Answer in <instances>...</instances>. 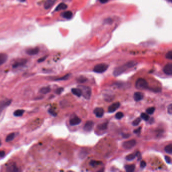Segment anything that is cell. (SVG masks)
<instances>
[{"instance_id":"277c9868","label":"cell","mask_w":172,"mask_h":172,"mask_svg":"<svg viewBox=\"0 0 172 172\" xmlns=\"http://www.w3.org/2000/svg\"><path fill=\"white\" fill-rule=\"evenodd\" d=\"M109 67V65L105 63L99 64L95 66L94 68V71L96 73H102L105 72Z\"/></svg>"},{"instance_id":"603a6c76","label":"cell","mask_w":172,"mask_h":172,"mask_svg":"<svg viewBox=\"0 0 172 172\" xmlns=\"http://www.w3.org/2000/svg\"><path fill=\"white\" fill-rule=\"evenodd\" d=\"M50 91H51V88H50L49 86L42 87L39 89V92L43 95L47 94Z\"/></svg>"},{"instance_id":"9c48e42d","label":"cell","mask_w":172,"mask_h":172,"mask_svg":"<svg viewBox=\"0 0 172 172\" xmlns=\"http://www.w3.org/2000/svg\"><path fill=\"white\" fill-rule=\"evenodd\" d=\"M164 73L168 75H171L172 74V64L168 63L164 67L163 69Z\"/></svg>"},{"instance_id":"4dcf8cb0","label":"cell","mask_w":172,"mask_h":172,"mask_svg":"<svg viewBox=\"0 0 172 172\" xmlns=\"http://www.w3.org/2000/svg\"><path fill=\"white\" fill-rule=\"evenodd\" d=\"M155 110V109L154 107H150L146 110V112L149 115H152L153 114Z\"/></svg>"},{"instance_id":"836d02e7","label":"cell","mask_w":172,"mask_h":172,"mask_svg":"<svg viewBox=\"0 0 172 172\" xmlns=\"http://www.w3.org/2000/svg\"><path fill=\"white\" fill-rule=\"evenodd\" d=\"M87 80V79L84 77L80 76L77 79V81L80 83H83Z\"/></svg>"},{"instance_id":"f35d334b","label":"cell","mask_w":172,"mask_h":172,"mask_svg":"<svg viewBox=\"0 0 172 172\" xmlns=\"http://www.w3.org/2000/svg\"><path fill=\"white\" fill-rule=\"evenodd\" d=\"M164 159H165V160L168 163H169V164L171 163V159L170 156H165V157H164Z\"/></svg>"},{"instance_id":"bcb514c9","label":"cell","mask_w":172,"mask_h":172,"mask_svg":"<svg viewBox=\"0 0 172 172\" xmlns=\"http://www.w3.org/2000/svg\"><path fill=\"white\" fill-rule=\"evenodd\" d=\"M5 154V153L4 151H3V150H1V151H0V157H3Z\"/></svg>"},{"instance_id":"5b68a950","label":"cell","mask_w":172,"mask_h":172,"mask_svg":"<svg viewBox=\"0 0 172 172\" xmlns=\"http://www.w3.org/2000/svg\"><path fill=\"white\" fill-rule=\"evenodd\" d=\"M12 102L11 99H3L0 101V115L6 107L8 106Z\"/></svg>"},{"instance_id":"8fae6325","label":"cell","mask_w":172,"mask_h":172,"mask_svg":"<svg viewBox=\"0 0 172 172\" xmlns=\"http://www.w3.org/2000/svg\"><path fill=\"white\" fill-rule=\"evenodd\" d=\"M94 113L97 118H102L104 114V109L102 107H96L94 111Z\"/></svg>"},{"instance_id":"c3c4849f","label":"cell","mask_w":172,"mask_h":172,"mask_svg":"<svg viewBox=\"0 0 172 172\" xmlns=\"http://www.w3.org/2000/svg\"><path fill=\"white\" fill-rule=\"evenodd\" d=\"M167 1H168V2H170V3H172V0H166Z\"/></svg>"},{"instance_id":"83f0119b","label":"cell","mask_w":172,"mask_h":172,"mask_svg":"<svg viewBox=\"0 0 172 172\" xmlns=\"http://www.w3.org/2000/svg\"><path fill=\"white\" fill-rule=\"evenodd\" d=\"M164 150L167 153H168L169 154H172V144H170L168 145H167L165 148H164Z\"/></svg>"},{"instance_id":"d4e9b609","label":"cell","mask_w":172,"mask_h":172,"mask_svg":"<svg viewBox=\"0 0 172 172\" xmlns=\"http://www.w3.org/2000/svg\"><path fill=\"white\" fill-rule=\"evenodd\" d=\"M15 133H11L9 134L8 136H7L6 138V142H10L12 141L14 138H15Z\"/></svg>"},{"instance_id":"74e56055","label":"cell","mask_w":172,"mask_h":172,"mask_svg":"<svg viewBox=\"0 0 172 172\" xmlns=\"http://www.w3.org/2000/svg\"><path fill=\"white\" fill-rule=\"evenodd\" d=\"M168 113L170 115H172V104H170V105L168 106Z\"/></svg>"},{"instance_id":"484cf974","label":"cell","mask_w":172,"mask_h":172,"mask_svg":"<svg viewBox=\"0 0 172 172\" xmlns=\"http://www.w3.org/2000/svg\"><path fill=\"white\" fill-rule=\"evenodd\" d=\"M89 164H90V165L91 166H92V167H97V166L100 165V164H102V162H99V161H96L92 160L90 162Z\"/></svg>"},{"instance_id":"d6986e66","label":"cell","mask_w":172,"mask_h":172,"mask_svg":"<svg viewBox=\"0 0 172 172\" xmlns=\"http://www.w3.org/2000/svg\"><path fill=\"white\" fill-rule=\"evenodd\" d=\"M18 168L15 164H10L7 168V171L8 172H18Z\"/></svg>"},{"instance_id":"816d5d0a","label":"cell","mask_w":172,"mask_h":172,"mask_svg":"<svg viewBox=\"0 0 172 172\" xmlns=\"http://www.w3.org/2000/svg\"><path fill=\"white\" fill-rule=\"evenodd\" d=\"M66 1H69V0H66Z\"/></svg>"},{"instance_id":"d590c367","label":"cell","mask_w":172,"mask_h":172,"mask_svg":"<svg viewBox=\"0 0 172 172\" xmlns=\"http://www.w3.org/2000/svg\"><path fill=\"white\" fill-rule=\"evenodd\" d=\"M64 90V88H62V87H60V88H58V89H57L55 91V92L57 94H58V95H60L61 93Z\"/></svg>"},{"instance_id":"e0dca14e","label":"cell","mask_w":172,"mask_h":172,"mask_svg":"<svg viewBox=\"0 0 172 172\" xmlns=\"http://www.w3.org/2000/svg\"><path fill=\"white\" fill-rule=\"evenodd\" d=\"M62 16L64 18L67 19H70L72 18V17L73 13L70 11H67L63 13L62 14Z\"/></svg>"},{"instance_id":"7c38bea8","label":"cell","mask_w":172,"mask_h":172,"mask_svg":"<svg viewBox=\"0 0 172 172\" xmlns=\"http://www.w3.org/2000/svg\"><path fill=\"white\" fill-rule=\"evenodd\" d=\"M39 51V49L38 48H28L26 51V53L29 55H35L38 54Z\"/></svg>"},{"instance_id":"9a60e30c","label":"cell","mask_w":172,"mask_h":172,"mask_svg":"<svg viewBox=\"0 0 172 172\" xmlns=\"http://www.w3.org/2000/svg\"><path fill=\"white\" fill-rule=\"evenodd\" d=\"M143 94L140 92H135L134 95V99L136 102H139L143 99Z\"/></svg>"},{"instance_id":"ac0fdd59","label":"cell","mask_w":172,"mask_h":172,"mask_svg":"<svg viewBox=\"0 0 172 172\" xmlns=\"http://www.w3.org/2000/svg\"><path fill=\"white\" fill-rule=\"evenodd\" d=\"M67 5L65 4V3H60L58 6L56 7V8L55 9L56 11H59L62 10H65L67 8Z\"/></svg>"},{"instance_id":"7bdbcfd3","label":"cell","mask_w":172,"mask_h":172,"mask_svg":"<svg viewBox=\"0 0 172 172\" xmlns=\"http://www.w3.org/2000/svg\"><path fill=\"white\" fill-rule=\"evenodd\" d=\"M136 153V156L138 157V161H139L140 160H141V153L140 152H137L135 153Z\"/></svg>"},{"instance_id":"cb8c5ba5","label":"cell","mask_w":172,"mask_h":172,"mask_svg":"<svg viewBox=\"0 0 172 172\" xmlns=\"http://www.w3.org/2000/svg\"><path fill=\"white\" fill-rule=\"evenodd\" d=\"M24 112L25 111L23 110H17L14 112L13 115L15 117H20L23 115Z\"/></svg>"},{"instance_id":"d6a6232c","label":"cell","mask_w":172,"mask_h":172,"mask_svg":"<svg viewBox=\"0 0 172 172\" xmlns=\"http://www.w3.org/2000/svg\"><path fill=\"white\" fill-rule=\"evenodd\" d=\"M123 117H124L123 113L122 112H120L117 113L115 115V118L118 120L121 119Z\"/></svg>"},{"instance_id":"e575fe53","label":"cell","mask_w":172,"mask_h":172,"mask_svg":"<svg viewBox=\"0 0 172 172\" xmlns=\"http://www.w3.org/2000/svg\"><path fill=\"white\" fill-rule=\"evenodd\" d=\"M166 58L169 60L172 59V51H170L166 55Z\"/></svg>"},{"instance_id":"4316f807","label":"cell","mask_w":172,"mask_h":172,"mask_svg":"<svg viewBox=\"0 0 172 172\" xmlns=\"http://www.w3.org/2000/svg\"><path fill=\"white\" fill-rule=\"evenodd\" d=\"M71 76V74H66V75H65L64 76L62 77H60L59 78H56L55 79H54L55 81H61V80H66L70 78Z\"/></svg>"},{"instance_id":"6da1fadb","label":"cell","mask_w":172,"mask_h":172,"mask_svg":"<svg viewBox=\"0 0 172 172\" xmlns=\"http://www.w3.org/2000/svg\"><path fill=\"white\" fill-rule=\"evenodd\" d=\"M136 62L135 61L129 62L125 64L124 65L119 66L115 69L113 72V74L115 76H118L121 75L122 73H123L124 72H125L128 69L131 68L134 66H135L136 65Z\"/></svg>"},{"instance_id":"b9f144b4","label":"cell","mask_w":172,"mask_h":172,"mask_svg":"<svg viewBox=\"0 0 172 172\" xmlns=\"http://www.w3.org/2000/svg\"><path fill=\"white\" fill-rule=\"evenodd\" d=\"M152 90H153L154 92H161V88H159V87H156L155 88H152L151 89Z\"/></svg>"},{"instance_id":"8d00e7d4","label":"cell","mask_w":172,"mask_h":172,"mask_svg":"<svg viewBox=\"0 0 172 172\" xmlns=\"http://www.w3.org/2000/svg\"><path fill=\"white\" fill-rule=\"evenodd\" d=\"M48 113H49L50 114L52 115L53 116H57V113H56L53 109H49L48 110Z\"/></svg>"},{"instance_id":"2e32d148","label":"cell","mask_w":172,"mask_h":172,"mask_svg":"<svg viewBox=\"0 0 172 172\" xmlns=\"http://www.w3.org/2000/svg\"><path fill=\"white\" fill-rule=\"evenodd\" d=\"M8 59V55L5 53L0 54V66L4 64Z\"/></svg>"},{"instance_id":"4fadbf2b","label":"cell","mask_w":172,"mask_h":172,"mask_svg":"<svg viewBox=\"0 0 172 172\" xmlns=\"http://www.w3.org/2000/svg\"><path fill=\"white\" fill-rule=\"evenodd\" d=\"M81 122V120L77 117H75L70 120V124L71 126H76L79 125Z\"/></svg>"},{"instance_id":"60d3db41","label":"cell","mask_w":172,"mask_h":172,"mask_svg":"<svg viewBox=\"0 0 172 172\" xmlns=\"http://www.w3.org/2000/svg\"><path fill=\"white\" fill-rule=\"evenodd\" d=\"M141 130V127H139L138 129H135V130H134V133L135 134H138L140 133Z\"/></svg>"},{"instance_id":"ee69618b","label":"cell","mask_w":172,"mask_h":172,"mask_svg":"<svg viewBox=\"0 0 172 172\" xmlns=\"http://www.w3.org/2000/svg\"><path fill=\"white\" fill-rule=\"evenodd\" d=\"M47 58V57H42V58H41L40 59H39L38 61V63H40V62H44V61H45V60Z\"/></svg>"},{"instance_id":"44dd1931","label":"cell","mask_w":172,"mask_h":172,"mask_svg":"<svg viewBox=\"0 0 172 172\" xmlns=\"http://www.w3.org/2000/svg\"><path fill=\"white\" fill-rule=\"evenodd\" d=\"M107 125H108V122H105L104 123L98 125L97 126V128L98 129H99V130L104 131V130H106V129L107 128Z\"/></svg>"},{"instance_id":"7402d4cb","label":"cell","mask_w":172,"mask_h":172,"mask_svg":"<svg viewBox=\"0 0 172 172\" xmlns=\"http://www.w3.org/2000/svg\"><path fill=\"white\" fill-rule=\"evenodd\" d=\"M135 166L134 164H128L125 166V169L127 172H133L134 171Z\"/></svg>"},{"instance_id":"f546056e","label":"cell","mask_w":172,"mask_h":172,"mask_svg":"<svg viewBox=\"0 0 172 172\" xmlns=\"http://www.w3.org/2000/svg\"><path fill=\"white\" fill-rule=\"evenodd\" d=\"M141 119L140 118H137V119H136L134 120L132 123V124L134 126H136L139 124V123L141 122Z\"/></svg>"},{"instance_id":"1f68e13d","label":"cell","mask_w":172,"mask_h":172,"mask_svg":"<svg viewBox=\"0 0 172 172\" xmlns=\"http://www.w3.org/2000/svg\"><path fill=\"white\" fill-rule=\"evenodd\" d=\"M141 118L146 121H148L149 119V116H148V115L145 113H142L141 114Z\"/></svg>"},{"instance_id":"f6af8a7d","label":"cell","mask_w":172,"mask_h":172,"mask_svg":"<svg viewBox=\"0 0 172 172\" xmlns=\"http://www.w3.org/2000/svg\"><path fill=\"white\" fill-rule=\"evenodd\" d=\"M130 134H122V136H123V137L125 138H127L128 137H130Z\"/></svg>"},{"instance_id":"52a82bcc","label":"cell","mask_w":172,"mask_h":172,"mask_svg":"<svg viewBox=\"0 0 172 172\" xmlns=\"http://www.w3.org/2000/svg\"><path fill=\"white\" fill-rule=\"evenodd\" d=\"M27 62V60L26 59H20L14 63L13 64L12 67L14 68H16L20 67H22L24 66Z\"/></svg>"},{"instance_id":"30bf717a","label":"cell","mask_w":172,"mask_h":172,"mask_svg":"<svg viewBox=\"0 0 172 172\" xmlns=\"http://www.w3.org/2000/svg\"><path fill=\"white\" fill-rule=\"evenodd\" d=\"M120 106V103L119 102H117L112 104L110 106H109L108 108L109 113H112L115 112L117 109H119V107Z\"/></svg>"},{"instance_id":"ab89813d","label":"cell","mask_w":172,"mask_h":172,"mask_svg":"<svg viewBox=\"0 0 172 172\" xmlns=\"http://www.w3.org/2000/svg\"><path fill=\"white\" fill-rule=\"evenodd\" d=\"M146 165V162L144 161H142L141 162H140V167L142 168H144L145 167Z\"/></svg>"},{"instance_id":"7dc6e473","label":"cell","mask_w":172,"mask_h":172,"mask_svg":"<svg viewBox=\"0 0 172 172\" xmlns=\"http://www.w3.org/2000/svg\"><path fill=\"white\" fill-rule=\"evenodd\" d=\"M99 1L102 4H105V3H107V2H109V0H99Z\"/></svg>"},{"instance_id":"ba28073f","label":"cell","mask_w":172,"mask_h":172,"mask_svg":"<svg viewBox=\"0 0 172 172\" xmlns=\"http://www.w3.org/2000/svg\"><path fill=\"white\" fill-rule=\"evenodd\" d=\"M94 127V123L91 121H88L85 124L83 129L86 132H90L93 129Z\"/></svg>"},{"instance_id":"f1b7e54d","label":"cell","mask_w":172,"mask_h":172,"mask_svg":"<svg viewBox=\"0 0 172 172\" xmlns=\"http://www.w3.org/2000/svg\"><path fill=\"white\" fill-rule=\"evenodd\" d=\"M136 156V153L130 154L129 155H127L126 157V160L129 161H132V160H134L135 159Z\"/></svg>"},{"instance_id":"ffe728a7","label":"cell","mask_w":172,"mask_h":172,"mask_svg":"<svg viewBox=\"0 0 172 172\" xmlns=\"http://www.w3.org/2000/svg\"><path fill=\"white\" fill-rule=\"evenodd\" d=\"M71 91L73 94L76 96L78 97H80L82 96V92L81 90L78 88H72L71 89Z\"/></svg>"},{"instance_id":"7a4b0ae2","label":"cell","mask_w":172,"mask_h":172,"mask_svg":"<svg viewBox=\"0 0 172 172\" xmlns=\"http://www.w3.org/2000/svg\"><path fill=\"white\" fill-rule=\"evenodd\" d=\"M135 87L138 89H145L148 87L147 82L143 78H139L135 82Z\"/></svg>"},{"instance_id":"f907efd6","label":"cell","mask_w":172,"mask_h":172,"mask_svg":"<svg viewBox=\"0 0 172 172\" xmlns=\"http://www.w3.org/2000/svg\"><path fill=\"white\" fill-rule=\"evenodd\" d=\"M1 145V140H0V146Z\"/></svg>"},{"instance_id":"3957f363","label":"cell","mask_w":172,"mask_h":172,"mask_svg":"<svg viewBox=\"0 0 172 172\" xmlns=\"http://www.w3.org/2000/svg\"><path fill=\"white\" fill-rule=\"evenodd\" d=\"M82 92V95L83 96L87 99H89L90 98L91 95V90L90 87L80 85L78 86Z\"/></svg>"},{"instance_id":"8992f818","label":"cell","mask_w":172,"mask_h":172,"mask_svg":"<svg viewBox=\"0 0 172 172\" xmlns=\"http://www.w3.org/2000/svg\"><path fill=\"white\" fill-rule=\"evenodd\" d=\"M136 141L134 139L127 141L123 143V147L126 149H130L136 145Z\"/></svg>"},{"instance_id":"681fc988","label":"cell","mask_w":172,"mask_h":172,"mask_svg":"<svg viewBox=\"0 0 172 172\" xmlns=\"http://www.w3.org/2000/svg\"><path fill=\"white\" fill-rule=\"evenodd\" d=\"M19 1H21V2H23V1H25V0H19Z\"/></svg>"},{"instance_id":"5bb4252c","label":"cell","mask_w":172,"mask_h":172,"mask_svg":"<svg viewBox=\"0 0 172 172\" xmlns=\"http://www.w3.org/2000/svg\"><path fill=\"white\" fill-rule=\"evenodd\" d=\"M57 0H47L44 4V7L46 9H48L55 4Z\"/></svg>"}]
</instances>
